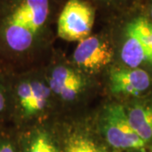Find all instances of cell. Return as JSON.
<instances>
[{"label": "cell", "instance_id": "1", "mask_svg": "<svg viewBox=\"0 0 152 152\" xmlns=\"http://www.w3.org/2000/svg\"><path fill=\"white\" fill-rule=\"evenodd\" d=\"M50 0H7L0 10V45L15 55L31 51L42 37Z\"/></svg>", "mask_w": 152, "mask_h": 152}, {"label": "cell", "instance_id": "13", "mask_svg": "<svg viewBox=\"0 0 152 152\" xmlns=\"http://www.w3.org/2000/svg\"><path fill=\"white\" fill-rule=\"evenodd\" d=\"M0 152H20L18 144L8 138H0Z\"/></svg>", "mask_w": 152, "mask_h": 152}, {"label": "cell", "instance_id": "10", "mask_svg": "<svg viewBox=\"0 0 152 152\" xmlns=\"http://www.w3.org/2000/svg\"><path fill=\"white\" fill-rule=\"evenodd\" d=\"M124 107L134 130L152 148V98L137 99Z\"/></svg>", "mask_w": 152, "mask_h": 152}, {"label": "cell", "instance_id": "2", "mask_svg": "<svg viewBox=\"0 0 152 152\" xmlns=\"http://www.w3.org/2000/svg\"><path fill=\"white\" fill-rule=\"evenodd\" d=\"M111 152L149 150L146 144L131 126L121 104H110L102 110L99 120V134Z\"/></svg>", "mask_w": 152, "mask_h": 152}, {"label": "cell", "instance_id": "4", "mask_svg": "<svg viewBox=\"0 0 152 152\" xmlns=\"http://www.w3.org/2000/svg\"><path fill=\"white\" fill-rule=\"evenodd\" d=\"M52 94L48 81L34 77L22 79L14 92L18 116L24 120L40 116L48 108Z\"/></svg>", "mask_w": 152, "mask_h": 152}, {"label": "cell", "instance_id": "8", "mask_svg": "<svg viewBox=\"0 0 152 152\" xmlns=\"http://www.w3.org/2000/svg\"><path fill=\"white\" fill-rule=\"evenodd\" d=\"M60 138L63 152H111L98 134L86 127H71Z\"/></svg>", "mask_w": 152, "mask_h": 152}, {"label": "cell", "instance_id": "3", "mask_svg": "<svg viewBox=\"0 0 152 152\" xmlns=\"http://www.w3.org/2000/svg\"><path fill=\"white\" fill-rule=\"evenodd\" d=\"M94 21L92 6L84 0H69L58 20V35L68 42H80L91 36Z\"/></svg>", "mask_w": 152, "mask_h": 152}, {"label": "cell", "instance_id": "6", "mask_svg": "<svg viewBox=\"0 0 152 152\" xmlns=\"http://www.w3.org/2000/svg\"><path fill=\"white\" fill-rule=\"evenodd\" d=\"M47 81L52 93L66 102L79 99L87 86L86 79L80 69L64 64L55 66Z\"/></svg>", "mask_w": 152, "mask_h": 152}, {"label": "cell", "instance_id": "12", "mask_svg": "<svg viewBox=\"0 0 152 152\" xmlns=\"http://www.w3.org/2000/svg\"><path fill=\"white\" fill-rule=\"evenodd\" d=\"M131 23L149 51V64H152V21L145 17L134 19Z\"/></svg>", "mask_w": 152, "mask_h": 152}, {"label": "cell", "instance_id": "15", "mask_svg": "<svg viewBox=\"0 0 152 152\" xmlns=\"http://www.w3.org/2000/svg\"><path fill=\"white\" fill-rule=\"evenodd\" d=\"M149 150H140V151H126V152H148Z\"/></svg>", "mask_w": 152, "mask_h": 152}, {"label": "cell", "instance_id": "14", "mask_svg": "<svg viewBox=\"0 0 152 152\" xmlns=\"http://www.w3.org/2000/svg\"><path fill=\"white\" fill-rule=\"evenodd\" d=\"M7 104V97L4 92V90L3 89L2 86L0 85V113L3 112L6 107Z\"/></svg>", "mask_w": 152, "mask_h": 152}, {"label": "cell", "instance_id": "7", "mask_svg": "<svg viewBox=\"0 0 152 152\" xmlns=\"http://www.w3.org/2000/svg\"><path fill=\"white\" fill-rule=\"evenodd\" d=\"M109 86L115 95L139 97L151 89L152 79L141 68H115L110 72Z\"/></svg>", "mask_w": 152, "mask_h": 152}, {"label": "cell", "instance_id": "17", "mask_svg": "<svg viewBox=\"0 0 152 152\" xmlns=\"http://www.w3.org/2000/svg\"><path fill=\"white\" fill-rule=\"evenodd\" d=\"M148 152H152V148H151V149H149V151H148Z\"/></svg>", "mask_w": 152, "mask_h": 152}, {"label": "cell", "instance_id": "9", "mask_svg": "<svg viewBox=\"0 0 152 152\" xmlns=\"http://www.w3.org/2000/svg\"><path fill=\"white\" fill-rule=\"evenodd\" d=\"M20 152H63L60 134L44 127H34L20 136Z\"/></svg>", "mask_w": 152, "mask_h": 152}, {"label": "cell", "instance_id": "16", "mask_svg": "<svg viewBox=\"0 0 152 152\" xmlns=\"http://www.w3.org/2000/svg\"><path fill=\"white\" fill-rule=\"evenodd\" d=\"M150 17H151V20L152 21V4L150 7Z\"/></svg>", "mask_w": 152, "mask_h": 152}, {"label": "cell", "instance_id": "5", "mask_svg": "<svg viewBox=\"0 0 152 152\" xmlns=\"http://www.w3.org/2000/svg\"><path fill=\"white\" fill-rule=\"evenodd\" d=\"M113 53V48L107 40L90 36L77 45L73 60L75 64L83 70L96 72L112 61Z\"/></svg>", "mask_w": 152, "mask_h": 152}, {"label": "cell", "instance_id": "11", "mask_svg": "<svg viewBox=\"0 0 152 152\" xmlns=\"http://www.w3.org/2000/svg\"><path fill=\"white\" fill-rule=\"evenodd\" d=\"M121 59L127 68L136 69L149 64V51L131 21L127 25L121 48Z\"/></svg>", "mask_w": 152, "mask_h": 152}]
</instances>
